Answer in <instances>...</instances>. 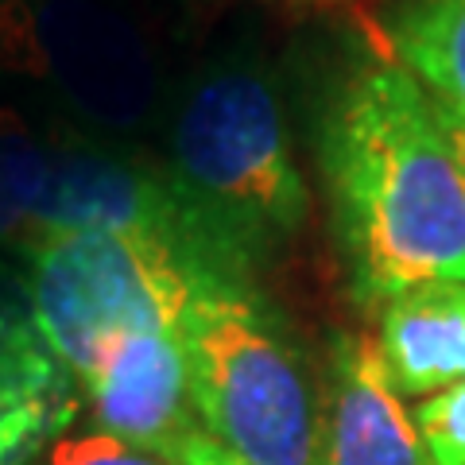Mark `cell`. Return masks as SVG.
I'll return each instance as SVG.
<instances>
[{"label":"cell","instance_id":"obj_1","mask_svg":"<svg viewBox=\"0 0 465 465\" xmlns=\"http://www.w3.org/2000/svg\"><path fill=\"white\" fill-rule=\"evenodd\" d=\"M318 167L357 302L465 283V167L442 113L396 58H369L338 85Z\"/></svg>","mask_w":465,"mask_h":465},{"label":"cell","instance_id":"obj_2","mask_svg":"<svg viewBox=\"0 0 465 465\" xmlns=\"http://www.w3.org/2000/svg\"><path fill=\"white\" fill-rule=\"evenodd\" d=\"M167 179L252 280L307 222L311 194L291 152L280 94L249 63H222L186 90L171 124Z\"/></svg>","mask_w":465,"mask_h":465},{"label":"cell","instance_id":"obj_3","mask_svg":"<svg viewBox=\"0 0 465 465\" xmlns=\"http://www.w3.org/2000/svg\"><path fill=\"white\" fill-rule=\"evenodd\" d=\"M198 423L244 465L322 461V384L256 283L206 280L179 322Z\"/></svg>","mask_w":465,"mask_h":465},{"label":"cell","instance_id":"obj_4","mask_svg":"<svg viewBox=\"0 0 465 465\" xmlns=\"http://www.w3.org/2000/svg\"><path fill=\"white\" fill-rule=\"evenodd\" d=\"M24 260L35 326L78 391L109 341L140 330H179L202 283L232 280L148 232H58Z\"/></svg>","mask_w":465,"mask_h":465},{"label":"cell","instance_id":"obj_5","mask_svg":"<svg viewBox=\"0 0 465 465\" xmlns=\"http://www.w3.org/2000/svg\"><path fill=\"white\" fill-rule=\"evenodd\" d=\"M0 63L47 74L113 128L136 124L152 105L155 66L121 16L78 0L0 5Z\"/></svg>","mask_w":465,"mask_h":465},{"label":"cell","instance_id":"obj_6","mask_svg":"<svg viewBox=\"0 0 465 465\" xmlns=\"http://www.w3.org/2000/svg\"><path fill=\"white\" fill-rule=\"evenodd\" d=\"M82 396L105 434L174 461L183 442L202 430L179 330H140L109 341Z\"/></svg>","mask_w":465,"mask_h":465},{"label":"cell","instance_id":"obj_7","mask_svg":"<svg viewBox=\"0 0 465 465\" xmlns=\"http://www.w3.org/2000/svg\"><path fill=\"white\" fill-rule=\"evenodd\" d=\"M318 465H430L381 349L365 333L330 338Z\"/></svg>","mask_w":465,"mask_h":465},{"label":"cell","instance_id":"obj_8","mask_svg":"<svg viewBox=\"0 0 465 465\" xmlns=\"http://www.w3.org/2000/svg\"><path fill=\"white\" fill-rule=\"evenodd\" d=\"M78 411V381L35 326L27 287L0 272V465H27Z\"/></svg>","mask_w":465,"mask_h":465},{"label":"cell","instance_id":"obj_9","mask_svg":"<svg viewBox=\"0 0 465 465\" xmlns=\"http://www.w3.org/2000/svg\"><path fill=\"white\" fill-rule=\"evenodd\" d=\"M376 349L400 396H434L465 381V283H423L381 307Z\"/></svg>","mask_w":465,"mask_h":465},{"label":"cell","instance_id":"obj_10","mask_svg":"<svg viewBox=\"0 0 465 465\" xmlns=\"http://www.w3.org/2000/svg\"><path fill=\"white\" fill-rule=\"evenodd\" d=\"M381 27L388 58L465 128V0H396Z\"/></svg>","mask_w":465,"mask_h":465},{"label":"cell","instance_id":"obj_11","mask_svg":"<svg viewBox=\"0 0 465 465\" xmlns=\"http://www.w3.org/2000/svg\"><path fill=\"white\" fill-rule=\"evenodd\" d=\"M54 143H47L16 109H0V244L32 249L35 206L51 174Z\"/></svg>","mask_w":465,"mask_h":465},{"label":"cell","instance_id":"obj_12","mask_svg":"<svg viewBox=\"0 0 465 465\" xmlns=\"http://www.w3.org/2000/svg\"><path fill=\"white\" fill-rule=\"evenodd\" d=\"M411 423L430 465H465V381L423 396Z\"/></svg>","mask_w":465,"mask_h":465},{"label":"cell","instance_id":"obj_13","mask_svg":"<svg viewBox=\"0 0 465 465\" xmlns=\"http://www.w3.org/2000/svg\"><path fill=\"white\" fill-rule=\"evenodd\" d=\"M47 465H179V461L140 446H128L105 430H94V434L54 439L47 446Z\"/></svg>","mask_w":465,"mask_h":465},{"label":"cell","instance_id":"obj_14","mask_svg":"<svg viewBox=\"0 0 465 465\" xmlns=\"http://www.w3.org/2000/svg\"><path fill=\"white\" fill-rule=\"evenodd\" d=\"M179 465H244V461L237 454H229V450L217 439H210L206 430H194L179 450Z\"/></svg>","mask_w":465,"mask_h":465},{"label":"cell","instance_id":"obj_15","mask_svg":"<svg viewBox=\"0 0 465 465\" xmlns=\"http://www.w3.org/2000/svg\"><path fill=\"white\" fill-rule=\"evenodd\" d=\"M439 109V105H434ZM442 113V109H439ZM442 124H446V133H450V143H454V152H458V159H461V167H465V128L458 124V121H450V116L442 113Z\"/></svg>","mask_w":465,"mask_h":465}]
</instances>
